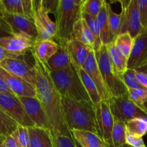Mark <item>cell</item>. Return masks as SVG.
Instances as JSON below:
<instances>
[{
	"instance_id": "18",
	"label": "cell",
	"mask_w": 147,
	"mask_h": 147,
	"mask_svg": "<svg viewBox=\"0 0 147 147\" xmlns=\"http://www.w3.org/2000/svg\"><path fill=\"white\" fill-rule=\"evenodd\" d=\"M56 42H62L64 43L72 64L76 69L82 68L89 52L92 49L74 38L70 40H56Z\"/></svg>"
},
{
	"instance_id": "10",
	"label": "cell",
	"mask_w": 147,
	"mask_h": 147,
	"mask_svg": "<svg viewBox=\"0 0 147 147\" xmlns=\"http://www.w3.org/2000/svg\"><path fill=\"white\" fill-rule=\"evenodd\" d=\"M26 55L20 59H7L0 63V67L11 74L25 80L34 87L36 83L34 63L33 65H31V64L27 62L25 57Z\"/></svg>"
},
{
	"instance_id": "17",
	"label": "cell",
	"mask_w": 147,
	"mask_h": 147,
	"mask_svg": "<svg viewBox=\"0 0 147 147\" xmlns=\"http://www.w3.org/2000/svg\"><path fill=\"white\" fill-rule=\"evenodd\" d=\"M83 68L88 73L90 78L93 80L97 87L102 100H109V95L105 88L101 74L98 65L96 54L93 50H91L88 53L87 59L83 65Z\"/></svg>"
},
{
	"instance_id": "26",
	"label": "cell",
	"mask_w": 147,
	"mask_h": 147,
	"mask_svg": "<svg viewBox=\"0 0 147 147\" xmlns=\"http://www.w3.org/2000/svg\"><path fill=\"white\" fill-rule=\"evenodd\" d=\"M113 42L118 54L128 62V59L133 47V37L129 32L121 33L115 38Z\"/></svg>"
},
{
	"instance_id": "24",
	"label": "cell",
	"mask_w": 147,
	"mask_h": 147,
	"mask_svg": "<svg viewBox=\"0 0 147 147\" xmlns=\"http://www.w3.org/2000/svg\"><path fill=\"white\" fill-rule=\"evenodd\" d=\"M30 147H53L51 131L43 128H28Z\"/></svg>"
},
{
	"instance_id": "29",
	"label": "cell",
	"mask_w": 147,
	"mask_h": 147,
	"mask_svg": "<svg viewBox=\"0 0 147 147\" xmlns=\"http://www.w3.org/2000/svg\"><path fill=\"white\" fill-rule=\"evenodd\" d=\"M19 124L0 108V134L4 138L13 134Z\"/></svg>"
},
{
	"instance_id": "22",
	"label": "cell",
	"mask_w": 147,
	"mask_h": 147,
	"mask_svg": "<svg viewBox=\"0 0 147 147\" xmlns=\"http://www.w3.org/2000/svg\"><path fill=\"white\" fill-rule=\"evenodd\" d=\"M57 42L59 45L58 50L45 64L50 72L63 70L72 64L64 43L62 42Z\"/></svg>"
},
{
	"instance_id": "1",
	"label": "cell",
	"mask_w": 147,
	"mask_h": 147,
	"mask_svg": "<svg viewBox=\"0 0 147 147\" xmlns=\"http://www.w3.org/2000/svg\"><path fill=\"white\" fill-rule=\"evenodd\" d=\"M33 57L36 71V83L34 86L36 98L47 115L51 131L67 136H73L65 119L62 97L53 83L50 71L45 63L34 56Z\"/></svg>"
},
{
	"instance_id": "41",
	"label": "cell",
	"mask_w": 147,
	"mask_h": 147,
	"mask_svg": "<svg viewBox=\"0 0 147 147\" xmlns=\"http://www.w3.org/2000/svg\"><path fill=\"white\" fill-rule=\"evenodd\" d=\"M42 7L50 13L55 14L58 6L59 0H40Z\"/></svg>"
},
{
	"instance_id": "6",
	"label": "cell",
	"mask_w": 147,
	"mask_h": 147,
	"mask_svg": "<svg viewBox=\"0 0 147 147\" xmlns=\"http://www.w3.org/2000/svg\"><path fill=\"white\" fill-rule=\"evenodd\" d=\"M114 120L126 123L134 119H147V113L136 106L129 97V93L108 100Z\"/></svg>"
},
{
	"instance_id": "5",
	"label": "cell",
	"mask_w": 147,
	"mask_h": 147,
	"mask_svg": "<svg viewBox=\"0 0 147 147\" xmlns=\"http://www.w3.org/2000/svg\"><path fill=\"white\" fill-rule=\"evenodd\" d=\"M95 54L109 98L128 93V88L123 79L112 66L106 46L103 45L98 50L95 51Z\"/></svg>"
},
{
	"instance_id": "40",
	"label": "cell",
	"mask_w": 147,
	"mask_h": 147,
	"mask_svg": "<svg viewBox=\"0 0 147 147\" xmlns=\"http://www.w3.org/2000/svg\"><path fill=\"white\" fill-rule=\"evenodd\" d=\"M126 144L131 147H146L142 137L126 133Z\"/></svg>"
},
{
	"instance_id": "32",
	"label": "cell",
	"mask_w": 147,
	"mask_h": 147,
	"mask_svg": "<svg viewBox=\"0 0 147 147\" xmlns=\"http://www.w3.org/2000/svg\"><path fill=\"white\" fill-rule=\"evenodd\" d=\"M126 135L125 123L114 120L111 135L112 147H122L126 144Z\"/></svg>"
},
{
	"instance_id": "48",
	"label": "cell",
	"mask_w": 147,
	"mask_h": 147,
	"mask_svg": "<svg viewBox=\"0 0 147 147\" xmlns=\"http://www.w3.org/2000/svg\"><path fill=\"white\" fill-rule=\"evenodd\" d=\"M4 139H5V138H4V136H3L2 135H1V134H0V141H1V142H3Z\"/></svg>"
},
{
	"instance_id": "27",
	"label": "cell",
	"mask_w": 147,
	"mask_h": 147,
	"mask_svg": "<svg viewBox=\"0 0 147 147\" xmlns=\"http://www.w3.org/2000/svg\"><path fill=\"white\" fill-rule=\"evenodd\" d=\"M77 70L79 76H80V80H81L83 86H84L85 89L86 90L89 97H90L91 102L95 106L98 104L99 103L102 101V98L99 94L98 90L97 87H96L93 80L90 78L88 73L83 70V67L77 69Z\"/></svg>"
},
{
	"instance_id": "36",
	"label": "cell",
	"mask_w": 147,
	"mask_h": 147,
	"mask_svg": "<svg viewBox=\"0 0 147 147\" xmlns=\"http://www.w3.org/2000/svg\"><path fill=\"white\" fill-rule=\"evenodd\" d=\"M122 79L128 89H145L139 83L136 76V70L132 69H127L122 76Z\"/></svg>"
},
{
	"instance_id": "46",
	"label": "cell",
	"mask_w": 147,
	"mask_h": 147,
	"mask_svg": "<svg viewBox=\"0 0 147 147\" xmlns=\"http://www.w3.org/2000/svg\"><path fill=\"white\" fill-rule=\"evenodd\" d=\"M0 93H9V94H13L12 92L11 91L9 88L8 86L7 85L6 82L4 81V78L1 77L0 75Z\"/></svg>"
},
{
	"instance_id": "3",
	"label": "cell",
	"mask_w": 147,
	"mask_h": 147,
	"mask_svg": "<svg viewBox=\"0 0 147 147\" xmlns=\"http://www.w3.org/2000/svg\"><path fill=\"white\" fill-rule=\"evenodd\" d=\"M84 0H59L55 16L56 40H70L73 38V28L81 18V7Z\"/></svg>"
},
{
	"instance_id": "8",
	"label": "cell",
	"mask_w": 147,
	"mask_h": 147,
	"mask_svg": "<svg viewBox=\"0 0 147 147\" xmlns=\"http://www.w3.org/2000/svg\"><path fill=\"white\" fill-rule=\"evenodd\" d=\"M0 108L19 125L27 128L35 126L26 112L22 103L14 95L0 93Z\"/></svg>"
},
{
	"instance_id": "30",
	"label": "cell",
	"mask_w": 147,
	"mask_h": 147,
	"mask_svg": "<svg viewBox=\"0 0 147 147\" xmlns=\"http://www.w3.org/2000/svg\"><path fill=\"white\" fill-rule=\"evenodd\" d=\"M106 9L108 13V21H109V27L111 32L114 37V39L121 34L122 28V15L121 14H117L114 12L112 9L111 3L106 1Z\"/></svg>"
},
{
	"instance_id": "7",
	"label": "cell",
	"mask_w": 147,
	"mask_h": 147,
	"mask_svg": "<svg viewBox=\"0 0 147 147\" xmlns=\"http://www.w3.org/2000/svg\"><path fill=\"white\" fill-rule=\"evenodd\" d=\"M122 28L121 33L129 32L134 39L144 30L141 24L137 0H121Z\"/></svg>"
},
{
	"instance_id": "4",
	"label": "cell",
	"mask_w": 147,
	"mask_h": 147,
	"mask_svg": "<svg viewBox=\"0 0 147 147\" xmlns=\"http://www.w3.org/2000/svg\"><path fill=\"white\" fill-rule=\"evenodd\" d=\"M50 76L61 97L91 102L77 69L73 64L63 70L50 72Z\"/></svg>"
},
{
	"instance_id": "16",
	"label": "cell",
	"mask_w": 147,
	"mask_h": 147,
	"mask_svg": "<svg viewBox=\"0 0 147 147\" xmlns=\"http://www.w3.org/2000/svg\"><path fill=\"white\" fill-rule=\"evenodd\" d=\"M0 75L13 94L17 97H36L35 88L20 78L0 67Z\"/></svg>"
},
{
	"instance_id": "44",
	"label": "cell",
	"mask_w": 147,
	"mask_h": 147,
	"mask_svg": "<svg viewBox=\"0 0 147 147\" xmlns=\"http://www.w3.org/2000/svg\"><path fill=\"white\" fill-rule=\"evenodd\" d=\"M13 33L9 27L6 24L4 20L0 18V38L12 35Z\"/></svg>"
},
{
	"instance_id": "47",
	"label": "cell",
	"mask_w": 147,
	"mask_h": 147,
	"mask_svg": "<svg viewBox=\"0 0 147 147\" xmlns=\"http://www.w3.org/2000/svg\"><path fill=\"white\" fill-rule=\"evenodd\" d=\"M136 71L141 72V73H145V74L147 75V63L144 65L142 66V67H140V68L137 69V70H136Z\"/></svg>"
},
{
	"instance_id": "15",
	"label": "cell",
	"mask_w": 147,
	"mask_h": 147,
	"mask_svg": "<svg viewBox=\"0 0 147 147\" xmlns=\"http://www.w3.org/2000/svg\"><path fill=\"white\" fill-rule=\"evenodd\" d=\"M147 63V31L134 39L131 52L127 62V69L136 70Z\"/></svg>"
},
{
	"instance_id": "13",
	"label": "cell",
	"mask_w": 147,
	"mask_h": 147,
	"mask_svg": "<svg viewBox=\"0 0 147 147\" xmlns=\"http://www.w3.org/2000/svg\"><path fill=\"white\" fill-rule=\"evenodd\" d=\"M35 39L24 33L0 38V47L11 53L25 55L32 52Z\"/></svg>"
},
{
	"instance_id": "11",
	"label": "cell",
	"mask_w": 147,
	"mask_h": 147,
	"mask_svg": "<svg viewBox=\"0 0 147 147\" xmlns=\"http://www.w3.org/2000/svg\"><path fill=\"white\" fill-rule=\"evenodd\" d=\"M97 124L100 136L109 147H112V131L114 119L113 117L107 100H102L95 106Z\"/></svg>"
},
{
	"instance_id": "34",
	"label": "cell",
	"mask_w": 147,
	"mask_h": 147,
	"mask_svg": "<svg viewBox=\"0 0 147 147\" xmlns=\"http://www.w3.org/2000/svg\"><path fill=\"white\" fill-rule=\"evenodd\" d=\"M129 97L136 106L147 113V90L145 89H128Z\"/></svg>"
},
{
	"instance_id": "25",
	"label": "cell",
	"mask_w": 147,
	"mask_h": 147,
	"mask_svg": "<svg viewBox=\"0 0 147 147\" xmlns=\"http://www.w3.org/2000/svg\"><path fill=\"white\" fill-rule=\"evenodd\" d=\"M97 20L98 22L99 27L100 30V40L102 44L104 45L110 44L114 41V37H113L109 27V21H108V13L106 9V1L102 6L100 12L97 16Z\"/></svg>"
},
{
	"instance_id": "14",
	"label": "cell",
	"mask_w": 147,
	"mask_h": 147,
	"mask_svg": "<svg viewBox=\"0 0 147 147\" xmlns=\"http://www.w3.org/2000/svg\"><path fill=\"white\" fill-rule=\"evenodd\" d=\"M35 126L51 131L45 112L36 97H17Z\"/></svg>"
},
{
	"instance_id": "39",
	"label": "cell",
	"mask_w": 147,
	"mask_h": 147,
	"mask_svg": "<svg viewBox=\"0 0 147 147\" xmlns=\"http://www.w3.org/2000/svg\"><path fill=\"white\" fill-rule=\"evenodd\" d=\"M137 4L141 24L144 30L147 31V0H137Z\"/></svg>"
},
{
	"instance_id": "20",
	"label": "cell",
	"mask_w": 147,
	"mask_h": 147,
	"mask_svg": "<svg viewBox=\"0 0 147 147\" xmlns=\"http://www.w3.org/2000/svg\"><path fill=\"white\" fill-rule=\"evenodd\" d=\"M59 49V45L54 39L44 40H35L32 49L34 57L44 63H47Z\"/></svg>"
},
{
	"instance_id": "49",
	"label": "cell",
	"mask_w": 147,
	"mask_h": 147,
	"mask_svg": "<svg viewBox=\"0 0 147 147\" xmlns=\"http://www.w3.org/2000/svg\"><path fill=\"white\" fill-rule=\"evenodd\" d=\"M73 139H74V138H73ZM75 142H76V146H77V147H82V146H80V144H79V143H78V142H76V140H75Z\"/></svg>"
},
{
	"instance_id": "9",
	"label": "cell",
	"mask_w": 147,
	"mask_h": 147,
	"mask_svg": "<svg viewBox=\"0 0 147 147\" xmlns=\"http://www.w3.org/2000/svg\"><path fill=\"white\" fill-rule=\"evenodd\" d=\"M34 25L37 32V40L54 39L55 35V22L50 19L49 12L42 7L41 1L33 0Z\"/></svg>"
},
{
	"instance_id": "2",
	"label": "cell",
	"mask_w": 147,
	"mask_h": 147,
	"mask_svg": "<svg viewBox=\"0 0 147 147\" xmlns=\"http://www.w3.org/2000/svg\"><path fill=\"white\" fill-rule=\"evenodd\" d=\"M63 113L69 130L90 131L98 135L95 105L86 100H76L62 97Z\"/></svg>"
},
{
	"instance_id": "21",
	"label": "cell",
	"mask_w": 147,
	"mask_h": 147,
	"mask_svg": "<svg viewBox=\"0 0 147 147\" xmlns=\"http://www.w3.org/2000/svg\"><path fill=\"white\" fill-rule=\"evenodd\" d=\"M73 38L94 50L96 40L87 22L83 18L78 20L73 28Z\"/></svg>"
},
{
	"instance_id": "50",
	"label": "cell",
	"mask_w": 147,
	"mask_h": 147,
	"mask_svg": "<svg viewBox=\"0 0 147 147\" xmlns=\"http://www.w3.org/2000/svg\"><path fill=\"white\" fill-rule=\"evenodd\" d=\"M122 147H131V146H129V145H127V144H125V145H123V146Z\"/></svg>"
},
{
	"instance_id": "35",
	"label": "cell",
	"mask_w": 147,
	"mask_h": 147,
	"mask_svg": "<svg viewBox=\"0 0 147 147\" xmlns=\"http://www.w3.org/2000/svg\"><path fill=\"white\" fill-rule=\"evenodd\" d=\"M105 0H84L81 7L82 13L97 17Z\"/></svg>"
},
{
	"instance_id": "28",
	"label": "cell",
	"mask_w": 147,
	"mask_h": 147,
	"mask_svg": "<svg viewBox=\"0 0 147 147\" xmlns=\"http://www.w3.org/2000/svg\"><path fill=\"white\" fill-rule=\"evenodd\" d=\"M106 46L112 66L116 71V73L122 78L123 73L127 70V60L122 58L118 54L115 49L113 42L110 43Z\"/></svg>"
},
{
	"instance_id": "51",
	"label": "cell",
	"mask_w": 147,
	"mask_h": 147,
	"mask_svg": "<svg viewBox=\"0 0 147 147\" xmlns=\"http://www.w3.org/2000/svg\"><path fill=\"white\" fill-rule=\"evenodd\" d=\"M1 142H1V141H0V144H1Z\"/></svg>"
},
{
	"instance_id": "37",
	"label": "cell",
	"mask_w": 147,
	"mask_h": 147,
	"mask_svg": "<svg viewBox=\"0 0 147 147\" xmlns=\"http://www.w3.org/2000/svg\"><path fill=\"white\" fill-rule=\"evenodd\" d=\"M53 147H77L73 136H67L51 131Z\"/></svg>"
},
{
	"instance_id": "19",
	"label": "cell",
	"mask_w": 147,
	"mask_h": 147,
	"mask_svg": "<svg viewBox=\"0 0 147 147\" xmlns=\"http://www.w3.org/2000/svg\"><path fill=\"white\" fill-rule=\"evenodd\" d=\"M0 13L20 14L33 19V0H0Z\"/></svg>"
},
{
	"instance_id": "31",
	"label": "cell",
	"mask_w": 147,
	"mask_h": 147,
	"mask_svg": "<svg viewBox=\"0 0 147 147\" xmlns=\"http://www.w3.org/2000/svg\"><path fill=\"white\" fill-rule=\"evenodd\" d=\"M126 133L143 137L147 134V119H134L125 123Z\"/></svg>"
},
{
	"instance_id": "42",
	"label": "cell",
	"mask_w": 147,
	"mask_h": 147,
	"mask_svg": "<svg viewBox=\"0 0 147 147\" xmlns=\"http://www.w3.org/2000/svg\"><path fill=\"white\" fill-rule=\"evenodd\" d=\"M25 55H22L20 54L11 53V52L0 47V63L4 60H7V59H20L22 58Z\"/></svg>"
},
{
	"instance_id": "38",
	"label": "cell",
	"mask_w": 147,
	"mask_h": 147,
	"mask_svg": "<svg viewBox=\"0 0 147 147\" xmlns=\"http://www.w3.org/2000/svg\"><path fill=\"white\" fill-rule=\"evenodd\" d=\"M19 147H30V134L28 128L19 125L17 129L14 132Z\"/></svg>"
},
{
	"instance_id": "23",
	"label": "cell",
	"mask_w": 147,
	"mask_h": 147,
	"mask_svg": "<svg viewBox=\"0 0 147 147\" xmlns=\"http://www.w3.org/2000/svg\"><path fill=\"white\" fill-rule=\"evenodd\" d=\"M71 134L82 147H109L100 136L92 132L73 130Z\"/></svg>"
},
{
	"instance_id": "43",
	"label": "cell",
	"mask_w": 147,
	"mask_h": 147,
	"mask_svg": "<svg viewBox=\"0 0 147 147\" xmlns=\"http://www.w3.org/2000/svg\"><path fill=\"white\" fill-rule=\"evenodd\" d=\"M0 147H19L14 134L6 137L0 144Z\"/></svg>"
},
{
	"instance_id": "45",
	"label": "cell",
	"mask_w": 147,
	"mask_h": 147,
	"mask_svg": "<svg viewBox=\"0 0 147 147\" xmlns=\"http://www.w3.org/2000/svg\"><path fill=\"white\" fill-rule=\"evenodd\" d=\"M136 76L139 83L143 86L144 88H146L147 90V75L136 70Z\"/></svg>"
},
{
	"instance_id": "33",
	"label": "cell",
	"mask_w": 147,
	"mask_h": 147,
	"mask_svg": "<svg viewBox=\"0 0 147 147\" xmlns=\"http://www.w3.org/2000/svg\"><path fill=\"white\" fill-rule=\"evenodd\" d=\"M81 17L86 20L89 28H90V30H91L93 35H94L95 40H96L94 51H96L103 45L101 40H100V30L97 18L91 15H89L88 14H86V13H82Z\"/></svg>"
},
{
	"instance_id": "12",
	"label": "cell",
	"mask_w": 147,
	"mask_h": 147,
	"mask_svg": "<svg viewBox=\"0 0 147 147\" xmlns=\"http://www.w3.org/2000/svg\"><path fill=\"white\" fill-rule=\"evenodd\" d=\"M0 18L9 27L13 34L24 33L35 40L37 38V32L33 19L9 13H0Z\"/></svg>"
}]
</instances>
